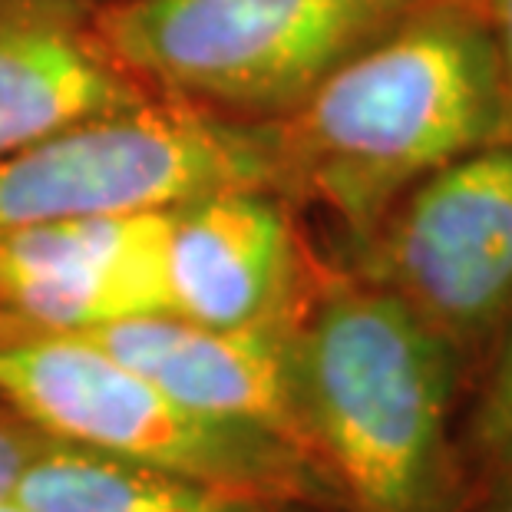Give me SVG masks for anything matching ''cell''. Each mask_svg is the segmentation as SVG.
<instances>
[{"label": "cell", "mask_w": 512, "mask_h": 512, "mask_svg": "<svg viewBox=\"0 0 512 512\" xmlns=\"http://www.w3.org/2000/svg\"><path fill=\"white\" fill-rule=\"evenodd\" d=\"M271 192L321 219L324 255L364 238L413 182L503 139L496 60L476 0L423 4L304 100L258 119Z\"/></svg>", "instance_id": "1"}, {"label": "cell", "mask_w": 512, "mask_h": 512, "mask_svg": "<svg viewBox=\"0 0 512 512\" xmlns=\"http://www.w3.org/2000/svg\"><path fill=\"white\" fill-rule=\"evenodd\" d=\"M304 440L344 512H470L466 377L397 298L331 261L291 331Z\"/></svg>", "instance_id": "2"}, {"label": "cell", "mask_w": 512, "mask_h": 512, "mask_svg": "<svg viewBox=\"0 0 512 512\" xmlns=\"http://www.w3.org/2000/svg\"><path fill=\"white\" fill-rule=\"evenodd\" d=\"M0 403L76 450L255 503L344 512L328 473L294 443L185 407L73 331H0Z\"/></svg>", "instance_id": "3"}, {"label": "cell", "mask_w": 512, "mask_h": 512, "mask_svg": "<svg viewBox=\"0 0 512 512\" xmlns=\"http://www.w3.org/2000/svg\"><path fill=\"white\" fill-rule=\"evenodd\" d=\"M423 0H96L106 50L162 100L228 119L294 110Z\"/></svg>", "instance_id": "4"}, {"label": "cell", "mask_w": 512, "mask_h": 512, "mask_svg": "<svg viewBox=\"0 0 512 512\" xmlns=\"http://www.w3.org/2000/svg\"><path fill=\"white\" fill-rule=\"evenodd\" d=\"M271 192L261 123L149 96L76 119L0 156V225L172 212L205 192Z\"/></svg>", "instance_id": "5"}, {"label": "cell", "mask_w": 512, "mask_h": 512, "mask_svg": "<svg viewBox=\"0 0 512 512\" xmlns=\"http://www.w3.org/2000/svg\"><path fill=\"white\" fill-rule=\"evenodd\" d=\"M328 258L437 334L470 394L512 328V139L433 169Z\"/></svg>", "instance_id": "6"}, {"label": "cell", "mask_w": 512, "mask_h": 512, "mask_svg": "<svg viewBox=\"0 0 512 512\" xmlns=\"http://www.w3.org/2000/svg\"><path fill=\"white\" fill-rule=\"evenodd\" d=\"M328 268L304 212L258 185L166 212V311L205 328H291Z\"/></svg>", "instance_id": "7"}, {"label": "cell", "mask_w": 512, "mask_h": 512, "mask_svg": "<svg viewBox=\"0 0 512 512\" xmlns=\"http://www.w3.org/2000/svg\"><path fill=\"white\" fill-rule=\"evenodd\" d=\"M166 311V212L0 225V331H83Z\"/></svg>", "instance_id": "8"}, {"label": "cell", "mask_w": 512, "mask_h": 512, "mask_svg": "<svg viewBox=\"0 0 512 512\" xmlns=\"http://www.w3.org/2000/svg\"><path fill=\"white\" fill-rule=\"evenodd\" d=\"M291 331L294 324L225 331L172 311H146L73 334L133 367L185 407L265 430L311 456L294 394Z\"/></svg>", "instance_id": "9"}, {"label": "cell", "mask_w": 512, "mask_h": 512, "mask_svg": "<svg viewBox=\"0 0 512 512\" xmlns=\"http://www.w3.org/2000/svg\"><path fill=\"white\" fill-rule=\"evenodd\" d=\"M96 0H0V156L149 100L96 34Z\"/></svg>", "instance_id": "10"}, {"label": "cell", "mask_w": 512, "mask_h": 512, "mask_svg": "<svg viewBox=\"0 0 512 512\" xmlns=\"http://www.w3.org/2000/svg\"><path fill=\"white\" fill-rule=\"evenodd\" d=\"M14 503L30 512H301L47 440L20 476Z\"/></svg>", "instance_id": "11"}, {"label": "cell", "mask_w": 512, "mask_h": 512, "mask_svg": "<svg viewBox=\"0 0 512 512\" xmlns=\"http://www.w3.org/2000/svg\"><path fill=\"white\" fill-rule=\"evenodd\" d=\"M456 443L473 512L476 499L512 466V328L463 400Z\"/></svg>", "instance_id": "12"}, {"label": "cell", "mask_w": 512, "mask_h": 512, "mask_svg": "<svg viewBox=\"0 0 512 512\" xmlns=\"http://www.w3.org/2000/svg\"><path fill=\"white\" fill-rule=\"evenodd\" d=\"M47 433L30 427L24 417L0 403V503H14L20 476L34 463V456L47 446Z\"/></svg>", "instance_id": "13"}, {"label": "cell", "mask_w": 512, "mask_h": 512, "mask_svg": "<svg viewBox=\"0 0 512 512\" xmlns=\"http://www.w3.org/2000/svg\"><path fill=\"white\" fill-rule=\"evenodd\" d=\"M489 47L496 60L499 106H503V139H512V0H476Z\"/></svg>", "instance_id": "14"}, {"label": "cell", "mask_w": 512, "mask_h": 512, "mask_svg": "<svg viewBox=\"0 0 512 512\" xmlns=\"http://www.w3.org/2000/svg\"><path fill=\"white\" fill-rule=\"evenodd\" d=\"M473 512H512V466L476 499Z\"/></svg>", "instance_id": "15"}, {"label": "cell", "mask_w": 512, "mask_h": 512, "mask_svg": "<svg viewBox=\"0 0 512 512\" xmlns=\"http://www.w3.org/2000/svg\"><path fill=\"white\" fill-rule=\"evenodd\" d=\"M0 512H30V509L20 503H0Z\"/></svg>", "instance_id": "16"}]
</instances>
